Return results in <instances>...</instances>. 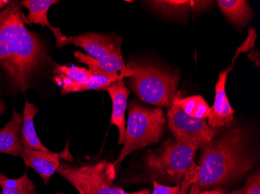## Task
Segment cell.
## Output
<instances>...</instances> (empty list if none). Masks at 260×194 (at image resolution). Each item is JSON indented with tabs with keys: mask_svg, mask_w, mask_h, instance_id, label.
Masks as SVG:
<instances>
[{
	"mask_svg": "<svg viewBox=\"0 0 260 194\" xmlns=\"http://www.w3.org/2000/svg\"><path fill=\"white\" fill-rule=\"evenodd\" d=\"M20 2L0 13V91L14 96L34 87L55 67L42 37L25 25Z\"/></svg>",
	"mask_w": 260,
	"mask_h": 194,
	"instance_id": "cell-1",
	"label": "cell"
},
{
	"mask_svg": "<svg viewBox=\"0 0 260 194\" xmlns=\"http://www.w3.org/2000/svg\"><path fill=\"white\" fill-rule=\"evenodd\" d=\"M249 134L243 127L230 128L200 148L197 185L201 190L230 184L243 177L256 165L249 148Z\"/></svg>",
	"mask_w": 260,
	"mask_h": 194,
	"instance_id": "cell-2",
	"label": "cell"
},
{
	"mask_svg": "<svg viewBox=\"0 0 260 194\" xmlns=\"http://www.w3.org/2000/svg\"><path fill=\"white\" fill-rule=\"evenodd\" d=\"M200 145L169 138L157 149L147 152L145 157L147 176L157 183L180 185L187 193L197 180L198 165L196 154Z\"/></svg>",
	"mask_w": 260,
	"mask_h": 194,
	"instance_id": "cell-3",
	"label": "cell"
},
{
	"mask_svg": "<svg viewBox=\"0 0 260 194\" xmlns=\"http://www.w3.org/2000/svg\"><path fill=\"white\" fill-rule=\"evenodd\" d=\"M127 83L142 101L170 108L179 85V75L154 64L130 62L126 65Z\"/></svg>",
	"mask_w": 260,
	"mask_h": 194,
	"instance_id": "cell-4",
	"label": "cell"
},
{
	"mask_svg": "<svg viewBox=\"0 0 260 194\" xmlns=\"http://www.w3.org/2000/svg\"><path fill=\"white\" fill-rule=\"evenodd\" d=\"M165 114L161 108H151L132 100L128 105L123 148L113 163L119 167L125 158L136 150L157 144L165 132Z\"/></svg>",
	"mask_w": 260,
	"mask_h": 194,
	"instance_id": "cell-5",
	"label": "cell"
},
{
	"mask_svg": "<svg viewBox=\"0 0 260 194\" xmlns=\"http://www.w3.org/2000/svg\"><path fill=\"white\" fill-rule=\"evenodd\" d=\"M56 172L71 183L80 194H150L149 189L129 193L115 186V167L113 163L107 161L80 167L62 162Z\"/></svg>",
	"mask_w": 260,
	"mask_h": 194,
	"instance_id": "cell-6",
	"label": "cell"
},
{
	"mask_svg": "<svg viewBox=\"0 0 260 194\" xmlns=\"http://www.w3.org/2000/svg\"><path fill=\"white\" fill-rule=\"evenodd\" d=\"M168 118L174 138L200 146L212 141L220 132V129L209 126L207 119L191 118L175 103L169 108Z\"/></svg>",
	"mask_w": 260,
	"mask_h": 194,
	"instance_id": "cell-7",
	"label": "cell"
},
{
	"mask_svg": "<svg viewBox=\"0 0 260 194\" xmlns=\"http://www.w3.org/2000/svg\"><path fill=\"white\" fill-rule=\"evenodd\" d=\"M122 42L123 38L115 33L103 34L89 32L79 36H65L56 47L62 48L67 45H74L83 48L89 56L100 59L114 54L122 53Z\"/></svg>",
	"mask_w": 260,
	"mask_h": 194,
	"instance_id": "cell-8",
	"label": "cell"
},
{
	"mask_svg": "<svg viewBox=\"0 0 260 194\" xmlns=\"http://www.w3.org/2000/svg\"><path fill=\"white\" fill-rule=\"evenodd\" d=\"M27 168H31L37 172L44 180L45 185L48 184L52 175L57 171L60 165V159L69 162H74L70 154L68 145L66 146L62 152L55 153L52 151H36L24 148L20 154Z\"/></svg>",
	"mask_w": 260,
	"mask_h": 194,
	"instance_id": "cell-9",
	"label": "cell"
},
{
	"mask_svg": "<svg viewBox=\"0 0 260 194\" xmlns=\"http://www.w3.org/2000/svg\"><path fill=\"white\" fill-rule=\"evenodd\" d=\"M233 67L232 65L225 71H221L216 83L214 105L210 107V115L207 118L209 126L211 128L220 129L233 121L235 111L232 109L226 93L228 75Z\"/></svg>",
	"mask_w": 260,
	"mask_h": 194,
	"instance_id": "cell-10",
	"label": "cell"
},
{
	"mask_svg": "<svg viewBox=\"0 0 260 194\" xmlns=\"http://www.w3.org/2000/svg\"><path fill=\"white\" fill-rule=\"evenodd\" d=\"M103 90L108 92L112 102L111 125H115L119 130V143L122 144L125 140V114L128 103L129 90L125 86L123 80L112 83Z\"/></svg>",
	"mask_w": 260,
	"mask_h": 194,
	"instance_id": "cell-11",
	"label": "cell"
},
{
	"mask_svg": "<svg viewBox=\"0 0 260 194\" xmlns=\"http://www.w3.org/2000/svg\"><path fill=\"white\" fill-rule=\"evenodd\" d=\"M146 4L165 17L182 19L186 17L190 12H201L213 6L212 1H184V0H162L145 1Z\"/></svg>",
	"mask_w": 260,
	"mask_h": 194,
	"instance_id": "cell-12",
	"label": "cell"
},
{
	"mask_svg": "<svg viewBox=\"0 0 260 194\" xmlns=\"http://www.w3.org/2000/svg\"><path fill=\"white\" fill-rule=\"evenodd\" d=\"M74 56L79 63L87 65L93 75H109L121 73L126 75V65L122 53L114 54L105 58L96 59L83 52H74Z\"/></svg>",
	"mask_w": 260,
	"mask_h": 194,
	"instance_id": "cell-13",
	"label": "cell"
},
{
	"mask_svg": "<svg viewBox=\"0 0 260 194\" xmlns=\"http://www.w3.org/2000/svg\"><path fill=\"white\" fill-rule=\"evenodd\" d=\"M23 116L13 111L11 120L0 130V152L13 156H19L23 152V140L21 129Z\"/></svg>",
	"mask_w": 260,
	"mask_h": 194,
	"instance_id": "cell-14",
	"label": "cell"
},
{
	"mask_svg": "<svg viewBox=\"0 0 260 194\" xmlns=\"http://www.w3.org/2000/svg\"><path fill=\"white\" fill-rule=\"evenodd\" d=\"M126 77L125 74L116 73L113 75H93L87 82L83 83H74L62 75H55V80L62 87L61 94L77 93L87 90H103L112 83L123 80Z\"/></svg>",
	"mask_w": 260,
	"mask_h": 194,
	"instance_id": "cell-15",
	"label": "cell"
},
{
	"mask_svg": "<svg viewBox=\"0 0 260 194\" xmlns=\"http://www.w3.org/2000/svg\"><path fill=\"white\" fill-rule=\"evenodd\" d=\"M57 3L58 1L55 0H25L20 2L22 6L28 10L27 23L39 24L42 27H48L49 30H52L56 40V45L60 43L66 36L60 29L53 27L48 19V12L51 6L56 4Z\"/></svg>",
	"mask_w": 260,
	"mask_h": 194,
	"instance_id": "cell-16",
	"label": "cell"
},
{
	"mask_svg": "<svg viewBox=\"0 0 260 194\" xmlns=\"http://www.w3.org/2000/svg\"><path fill=\"white\" fill-rule=\"evenodd\" d=\"M217 3L222 14L238 28L245 27L255 15L245 0H219Z\"/></svg>",
	"mask_w": 260,
	"mask_h": 194,
	"instance_id": "cell-17",
	"label": "cell"
},
{
	"mask_svg": "<svg viewBox=\"0 0 260 194\" xmlns=\"http://www.w3.org/2000/svg\"><path fill=\"white\" fill-rule=\"evenodd\" d=\"M39 112V109L34 103L26 102L23 111V125L21 135L23 147L27 149L36 151H49V150L41 142L35 131L34 118Z\"/></svg>",
	"mask_w": 260,
	"mask_h": 194,
	"instance_id": "cell-18",
	"label": "cell"
},
{
	"mask_svg": "<svg viewBox=\"0 0 260 194\" xmlns=\"http://www.w3.org/2000/svg\"><path fill=\"white\" fill-rule=\"evenodd\" d=\"M173 103L181 108L188 116L196 119H207L210 115V106L201 96L181 97V92L176 93Z\"/></svg>",
	"mask_w": 260,
	"mask_h": 194,
	"instance_id": "cell-19",
	"label": "cell"
},
{
	"mask_svg": "<svg viewBox=\"0 0 260 194\" xmlns=\"http://www.w3.org/2000/svg\"><path fill=\"white\" fill-rule=\"evenodd\" d=\"M0 186L2 194H36L35 185L26 173L18 179H9L1 173Z\"/></svg>",
	"mask_w": 260,
	"mask_h": 194,
	"instance_id": "cell-20",
	"label": "cell"
},
{
	"mask_svg": "<svg viewBox=\"0 0 260 194\" xmlns=\"http://www.w3.org/2000/svg\"><path fill=\"white\" fill-rule=\"evenodd\" d=\"M55 75H62L71 82L77 83H83L87 82L93 74L85 68L67 65H60L55 64L53 68Z\"/></svg>",
	"mask_w": 260,
	"mask_h": 194,
	"instance_id": "cell-21",
	"label": "cell"
},
{
	"mask_svg": "<svg viewBox=\"0 0 260 194\" xmlns=\"http://www.w3.org/2000/svg\"><path fill=\"white\" fill-rule=\"evenodd\" d=\"M248 36L245 42H243L242 45L237 48L236 53L234 56L233 60H232V65H235V60L237 59L238 57L239 56L241 53H245L250 51L252 48L255 47V40H256V30L252 28V27H249L248 30Z\"/></svg>",
	"mask_w": 260,
	"mask_h": 194,
	"instance_id": "cell-22",
	"label": "cell"
},
{
	"mask_svg": "<svg viewBox=\"0 0 260 194\" xmlns=\"http://www.w3.org/2000/svg\"><path fill=\"white\" fill-rule=\"evenodd\" d=\"M242 189L245 194H260V174L258 170L249 176Z\"/></svg>",
	"mask_w": 260,
	"mask_h": 194,
	"instance_id": "cell-23",
	"label": "cell"
},
{
	"mask_svg": "<svg viewBox=\"0 0 260 194\" xmlns=\"http://www.w3.org/2000/svg\"><path fill=\"white\" fill-rule=\"evenodd\" d=\"M153 190L150 194H186L182 190L180 185L166 186L153 181Z\"/></svg>",
	"mask_w": 260,
	"mask_h": 194,
	"instance_id": "cell-24",
	"label": "cell"
},
{
	"mask_svg": "<svg viewBox=\"0 0 260 194\" xmlns=\"http://www.w3.org/2000/svg\"><path fill=\"white\" fill-rule=\"evenodd\" d=\"M248 57L249 59L252 60L257 67H259V53L258 51H251L248 55Z\"/></svg>",
	"mask_w": 260,
	"mask_h": 194,
	"instance_id": "cell-25",
	"label": "cell"
},
{
	"mask_svg": "<svg viewBox=\"0 0 260 194\" xmlns=\"http://www.w3.org/2000/svg\"><path fill=\"white\" fill-rule=\"evenodd\" d=\"M200 194H227L225 191L220 188H217L214 189H209V190H201Z\"/></svg>",
	"mask_w": 260,
	"mask_h": 194,
	"instance_id": "cell-26",
	"label": "cell"
},
{
	"mask_svg": "<svg viewBox=\"0 0 260 194\" xmlns=\"http://www.w3.org/2000/svg\"><path fill=\"white\" fill-rule=\"evenodd\" d=\"M200 191H201V189L197 185L193 184L189 188L186 194H200Z\"/></svg>",
	"mask_w": 260,
	"mask_h": 194,
	"instance_id": "cell-27",
	"label": "cell"
},
{
	"mask_svg": "<svg viewBox=\"0 0 260 194\" xmlns=\"http://www.w3.org/2000/svg\"><path fill=\"white\" fill-rule=\"evenodd\" d=\"M7 110L5 103L3 100H0V115H2Z\"/></svg>",
	"mask_w": 260,
	"mask_h": 194,
	"instance_id": "cell-28",
	"label": "cell"
},
{
	"mask_svg": "<svg viewBox=\"0 0 260 194\" xmlns=\"http://www.w3.org/2000/svg\"><path fill=\"white\" fill-rule=\"evenodd\" d=\"M10 4H11V1H8V0H0V10L7 7V6H8Z\"/></svg>",
	"mask_w": 260,
	"mask_h": 194,
	"instance_id": "cell-29",
	"label": "cell"
},
{
	"mask_svg": "<svg viewBox=\"0 0 260 194\" xmlns=\"http://www.w3.org/2000/svg\"><path fill=\"white\" fill-rule=\"evenodd\" d=\"M229 194H245L244 193L243 189L241 188L239 189H236V190L232 191V192H229Z\"/></svg>",
	"mask_w": 260,
	"mask_h": 194,
	"instance_id": "cell-30",
	"label": "cell"
},
{
	"mask_svg": "<svg viewBox=\"0 0 260 194\" xmlns=\"http://www.w3.org/2000/svg\"><path fill=\"white\" fill-rule=\"evenodd\" d=\"M56 194H64V193H62V192H58V193H56Z\"/></svg>",
	"mask_w": 260,
	"mask_h": 194,
	"instance_id": "cell-31",
	"label": "cell"
}]
</instances>
